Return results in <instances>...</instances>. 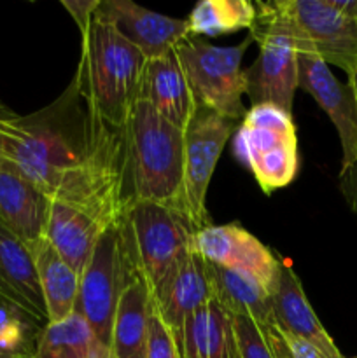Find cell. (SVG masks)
Returning a JSON list of instances; mask_svg holds the SVG:
<instances>
[{
    "label": "cell",
    "mask_w": 357,
    "mask_h": 358,
    "mask_svg": "<svg viewBox=\"0 0 357 358\" xmlns=\"http://www.w3.org/2000/svg\"><path fill=\"white\" fill-rule=\"evenodd\" d=\"M265 331L266 339H268V345L272 348V353L275 358H290V352L287 348L286 341L282 338V332L275 327V325H266L262 327Z\"/></svg>",
    "instance_id": "obj_33"
},
{
    "label": "cell",
    "mask_w": 357,
    "mask_h": 358,
    "mask_svg": "<svg viewBox=\"0 0 357 358\" xmlns=\"http://www.w3.org/2000/svg\"><path fill=\"white\" fill-rule=\"evenodd\" d=\"M23 358H35L34 355H31V357H23Z\"/></svg>",
    "instance_id": "obj_38"
},
{
    "label": "cell",
    "mask_w": 357,
    "mask_h": 358,
    "mask_svg": "<svg viewBox=\"0 0 357 358\" xmlns=\"http://www.w3.org/2000/svg\"><path fill=\"white\" fill-rule=\"evenodd\" d=\"M2 157L52 201L90 213L104 226L125 212V133L88 108L70 83L55 101L28 115L0 110Z\"/></svg>",
    "instance_id": "obj_1"
},
{
    "label": "cell",
    "mask_w": 357,
    "mask_h": 358,
    "mask_svg": "<svg viewBox=\"0 0 357 358\" xmlns=\"http://www.w3.org/2000/svg\"><path fill=\"white\" fill-rule=\"evenodd\" d=\"M233 358H275L265 331L254 320L231 315Z\"/></svg>",
    "instance_id": "obj_26"
},
{
    "label": "cell",
    "mask_w": 357,
    "mask_h": 358,
    "mask_svg": "<svg viewBox=\"0 0 357 358\" xmlns=\"http://www.w3.org/2000/svg\"><path fill=\"white\" fill-rule=\"evenodd\" d=\"M100 2L102 0H62V6L72 16V20L79 27V31L83 34L93 20Z\"/></svg>",
    "instance_id": "obj_30"
},
{
    "label": "cell",
    "mask_w": 357,
    "mask_h": 358,
    "mask_svg": "<svg viewBox=\"0 0 357 358\" xmlns=\"http://www.w3.org/2000/svg\"><path fill=\"white\" fill-rule=\"evenodd\" d=\"M195 248L206 262L245 273L270 294L275 289L282 261L244 227L237 224L203 227L196 231Z\"/></svg>",
    "instance_id": "obj_11"
},
{
    "label": "cell",
    "mask_w": 357,
    "mask_h": 358,
    "mask_svg": "<svg viewBox=\"0 0 357 358\" xmlns=\"http://www.w3.org/2000/svg\"><path fill=\"white\" fill-rule=\"evenodd\" d=\"M206 271L212 285V297L227 313L251 318L261 327L275 325L272 296L258 280L237 269H227L212 262H206Z\"/></svg>",
    "instance_id": "obj_21"
},
{
    "label": "cell",
    "mask_w": 357,
    "mask_h": 358,
    "mask_svg": "<svg viewBox=\"0 0 357 358\" xmlns=\"http://www.w3.org/2000/svg\"><path fill=\"white\" fill-rule=\"evenodd\" d=\"M251 42L254 41L248 35L238 45L219 48L196 37H188L177 45L175 56L196 105L210 108L231 121L238 122L245 117L247 108L241 101L245 94L241 58Z\"/></svg>",
    "instance_id": "obj_7"
},
{
    "label": "cell",
    "mask_w": 357,
    "mask_h": 358,
    "mask_svg": "<svg viewBox=\"0 0 357 358\" xmlns=\"http://www.w3.org/2000/svg\"><path fill=\"white\" fill-rule=\"evenodd\" d=\"M4 108H6V107H4ZM4 108H2V110H4ZM0 157H2V138H0Z\"/></svg>",
    "instance_id": "obj_36"
},
{
    "label": "cell",
    "mask_w": 357,
    "mask_h": 358,
    "mask_svg": "<svg viewBox=\"0 0 357 358\" xmlns=\"http://www.w3.org/2000/svg\"><path fill=\"white\" fill-rule=\"evenodd\" d=\"M139 100L149 103L161 117L184 131L196 103L175 51L147 59Z\"/></svg>",
    "instance_id": "obj_19"
},
{
    "label": "cell",
    "mask_w": 357,
    "mask_h": 358,
    "mask_svg": "<svg viewBox=\"0 0 357 358\" xmlns=\"http://www.w3.org/2000/svg\"><path fill=\"white\" fill-rule=\"evenodd\" d=\"M209 358H233L231 315L214 297L209 301Z\"/></svg>",
    "instance_id": "obj_28"
},
{
    "label": "cell",
    "mask_w": 357,
    "mask_h": 358,
    "mask_svg": "<svg viewBox=\"0 0 357 358\" xmlns=\"http://www.w3.org/2000/svg\"><path fill=\"white\" fill-rule=\"evenodd\" d=\"M177 346L182 358H209V303L186 318Z\"/></svg>",
    "instance_id": "obj_27"
},
{
    "label": "cell",
    "mask_w": 357,
    "mask_h": 358,
    "mask_svg": "<svg viewBox=\"0 0 357 358\" xmlns=\"http://www.w3.org/2000/svg\"><path fill=\"white\" fill-rule=\"evenodd\" d=\"M282 338L286 341L287 348L290 352V358H328L324 353L318 352L315 346H312L310 343H307L304 339L296 338V336H290V334H284L282 332Z\"/></svg>",
    "instance_id": "obj_32"
},
{
    "label": "cell",
    "mask_w": 357,
    "mask_h": 358,
    "mask_svg": "<svg viewBox=\"0 0 357 358\" xmlns=\"http://www.w3.org/2000/svg\"><path fill=\"white\" fill-rule=\"evenodd\" d=\"M146 358H182L178 346L172 336L170 329L164 325L163 318L153 310L149 324V341H147Z\"/></svg>",
    "instance_id": "obj_29"
},
{
    "label": "cell",
    "mask_w": 357,
    "mask_h": 358,
    "mask_svg": "<svg viewBox=\"0 0 357 358\" xmlns=\"http://www.w3.org/2000/svg\"><path fill=\"white\" fill-rule=\"evenodd\" d=\"M48 203L13 163L0 157V222L28 248L44 238Z\"/></svg>",
    "instance_id": "obj_17"
},
{
    "label": "cell",
    "mask_w": 357,
    "mask_h": 358,
    "mask_svg": "<svg viewBox=\"0 0 357 358\" xmlns=\"http://www.w3.org/2000/svg\"><path fill=\"white\" fill-rule=\"evenodd\" d=\"M4 107H6V105H2V103H0V110H2V108H4Z\"/></svg>",
    "instance_id": "obj_37"
},
{
    "label": "cell",
    "mask_w": 357,
    "mask_h": 358,
    "mask_svg": "<svg viewBox=\"0 0 357 358\" xmlns=\"http://www.w3.org/2000/svg\"><path fill=\"white\" fill-rule=\"evenodd\" d=\"M255 3V21L251 37L259 45L255 62L244 70L245 94L252 105L272 103L293 114L298 90V51L268 2Z\"/></svg>",
    "instance_id": "obj_8"
},
{
    "label": "cell",
    "mask_w": 357,
    "mask_h": 358,
    "mask_svg": "<svg viewBox=\"0 0 357 358\" xmlns=\"http://www.w3.org/2000/svg\"><path fill=\"white\" fill-rule=\"evenodd\" d=\"M210 299H212V285L206 271V262L196 252V248H192L182 259L160 292L153 297L154 308L163 318L164 325L170 329L177 345L186 318L205 306Z\"/></svg>",
    "instance_id": "obj_15"
},
{
    "label": "cell",
    "mask_w": 357,
    "mask_h": 358,
    "mask_svg": "<svg viewBox=\"0 0 357 358\" xmlns=\"http://www.w3.org/2000/svg\"><path fill=\"white\" fill-rule=\"evenodd\" d=\"M35 358H112V353L83 315L74 311L63 320L49 322L41 329Z\"/></svg>",
    "instance_id": "obj_22"
},
{
    "label": "cell",
    "mask_w": 357,
    "mask_h": 358,
    "mask_svg": "<svg viewBox=\"0 0 357 358\" xmlns=\"http://www.w3.org/2000/svg\"><path fill=\"white\" fill-rule=\"evenodd\" d=\"M268 6L298 55L317 56L346 76L357 69V17L338 0H273Z\"/></svg>",
    "instance_id": "obj_5"
},
{
    "label": "cell",
    "mask_w": 357,
    "mask_h": 358,
    "mask_svg": "<svg viewBox=\"0 0 357 358\" xmlns=\"http://www.w3.org/2000/svg\"><path fill=\"white\" fill-rule=\"evenodd\" d=\"M255 21V3L248 0H202L189 13L191 37L196 35H226L238 30H251Z\"/></svg>",
    "instance_id": "obj_24"
},
{
    "label": "cell",
    "mask_w": 357,
    "mask_h": 358,
    "mask_svg": "<svg viewBox=\"0 0 357 358\" xmlns=\"http://www.w3.org/2000/svg\"><path fill=\"white\" fill-rule=\"evenodd\" d=\"M125 205L150 201L181 212L184 131L139 100L125 122ZM125 208V210H126ZM182 213V212H181Z\"/></svg>",
    "instance_id": "obj_3"
},
{
    "label": "cell",
    "mask_w": 357,
    "mask_h": 358,
    "mask_svg": "<svg viewBox=\"0 0 357 358\" xmlns=\"http://www.w3.org/2000/svg\"><path fill=\"white\" fill-rule=\"evenodd\" d=\"M41 325L0 297V346L16 357H35Z\"/></svg>",
    "instance_id": "obj_25"
},
{
    "label": "cell",
    "mask_w": 357,
    "mask_h": 358,
    "mask_svg": "<svg viewBox=\"0 0 357 358\" xmlns=\"http://www.w3.org/2000/svg\"><path fill=\"white\" fill-rule=\"evenodd\" d=\"M346 77H349V80H346V86H349L350 91H352L354 101H356V107H357V69Z\"/></svg>",
    "instance_id": "obj_34"
},
{
    "label": "cell",
    "mask_w": 357,
    "mask_h": 358,
    "mask_svg": "<svg viewBox=\"0 0 357 358\" xmlns=\"http://www.w3.org/2000/svg\"><path fill=\"white\" fill-rule=\"evenodd\" d=\"M338 187L349 208L357 215V161L350 166L340 170Z\"/></svg>",
    "instance_id": "obj_31"
},
{
    "label": "cell",
    "mask_w": 357,
    "mask_h": 358,
    "mask_svg": "<svg viewBox=\"0 0 357 358\" xmlns=\"http://www.w3.org/2000/svg\"><path fill=\"white\" fill-rule=\"evenodd\" d=\"M237 128V121L196 105L184 128V177L181 212L196 231L212 226L206 210V192L224 145Z\"/></svg>",
    "instance_id": "obj_10"
},
{
    "label": "cell",
    "mask_w": 357,
    "mask_h": 358,
    "mask_svg": "<svg viewBox=\"0 0 357 358\" xmlns=\"http://www.w3.org/2000/svg\"><path fill=\"white\" fill-rule=\"evenodd\" d=\"M233 149L266 194L289 185L300 168L293 114L272 103L247 110Z\"/></svg>",
    "instance_id": "obj_6"
},
{
    "label": "cell",
    "mask_w": 357,
    "mask_h": 358,
    "mask_svg": "<svg viewBox=\"0 0 357 358\" xmlns=\"http://www.w3.org/2000/svg\"><path fill=\"white\" fill-rule=\"evenodd\" d=\"M0 358H23V357L13 355V353H9V352H7V350H4L2 346H0Z\"/></svg>",
    "instance_id": "obj_35"
},
{
    "label": "cell",
    "mask_w": 357,
    "mask_h": 358,
    "mask_svg": "<svg viewBox=\"0 0 357 358\" xmlns=\"http://www.w3.org/2000/svg\"><path fill=\"white\" fill-rule=\"evenodd\" d=\"M105 229L107 226L90 213L49 199L44 238L79 276Z\"/></svg>",
    "instance_id": "obj_18"
},
{
    "label": "cell",
    "mask_w": 357,
    "mask_h": 358,
    "mask_svg": "<svg viewBox=\"0 0 357 358\" xmlns=\"http://www.w3.org/2000/svg\"><path fill=\"white\" fill-rule=\"evenodd\" d=\"M97 16L111 23L146 59L170 55L181 42L191 37L186 20L154 13L132 0H102Z\"/></svg>",
    "instance_id": "obj_12"
},
{
    "label": "cell",
    "mask_w": 357,
    "mask_h": 358,
    "mask_svg": "<svg viewBox=\"0 0 357 358\" xmlns=\"http://www.w3.org/2000/svg\"><path fill=\"white\" fill-rule=\"evenodd\" d=\"M153 292L142 276L133 273L115 310L111 332L112 358H146L149 341Z\"/></svg>",
    "instance_id": "obj_20"
},
{
    "label": "cell",
    "mask_w": 357,
    "mask_h": 358,
    "mask_svg": "<svg viewBox=\"0 0 357 358\" xmlns=\"http://www.w3.org/2000/svg\"><path fill=\"white\" fill-rule=\"evenodd\" d=\"M80 37L79 65L72 83L97 117L111 128L122 129L139 101L146 56L97 13Z\"/></svg>",
    "instance_id": "obj_2"
},
{
    "label": "cell",
    "mask_w": 357,
    "mask_h": 358,
    "mask_svg": "<svg viewBox=\"0 0 357 358\" xmlns=\"http://www.w3.org/2000/svg\"><path fill=\"white\" fill-rule=\"evenodd\" d=\"M119 229L132 273L146 280L153 297L195 248L196 229L188 217L161 203H132L119 219Z\"/></svg>",
    "instance_id": "obj_4"
},
{
    "label": "cell",
    "mask_w": 357,
    "mask_h": 358,
    "mask_svg": "<svg viewBox=\"0 0 357 358\" xmlns=\"http://www.w3.org/2000/svg\"><path fill=\"white\" fill-rule=\"evenodd\" d=\"M0 297L23 311L37 325L49 324L48 306L41 289L30 248L0 222Z\"/></svg>",
    "instance_id": "obj_14"
},
{
    "label": "cell",
    "mask_w": 357,
    "mask_h": 358,
    "mask_svg": "<svg viewBox=\"0 0 357 358\" xmlns=\"http://www.w3.org/2000/svg\"><path fill=\"white\" fill-rule=\"evenodd\" d=\"M41 289L48 306L49 322H59L76 311L79 275L63 261L46 238L30 247Z\"/></svg>",
    "instance_id": "obj_23"
},
{
    "label": "cell",
    "mask_w": 357,
    "mask_h": 358,
    "mask_svg": "<svg viewBox=\"0 0 357 358\" xmlns=\"http://www.w3.org/2000/svg\"><path fill=\"white\" fill-rule=\"evenodd\" d=\"M298 87L312 94L328 114L342 143V170L357 161V107L346 83L314 55H298Z\"/></svg>",
    "instance_id": "obj_13"
},
{
    "label": "cell",
    "mask_w": 357,
    "mask_h": 358,
    "mask_svg": "<svg viewBox=\"0 0 357 358\" xmlns=\"http://www.w3.org/2000/svg\"><path fill=\"white\" fill-rule=\"evenodd\" d=\"M270 296H272L275 327L280 332L304 339L328 358H343L338 346L322 327L314 308L308 303L300 278L286 262H282L279 280Z\"/></svg>",
    "instance_id": "obj_16"
},
{
    "label": "cell",
    "mask_w": 357,
    "mask_h": 358,
    "mask_svg": "<svg viewBox=\"0 0 357 358\" xmlns=\"http://www.w3.org/2000/svg\"><path fill=\"white\" fill-rule=\"evenodd\" d=\"M356 358H357V357H356Z\"/></svg>",
    "instance_id": "obj_39"
},
{
    "label": "cell",
    "mask_w": 357,
    "mask_h": 358,
    "mask_svg": "<svg viewBox=\"0 0 357 358\" xmlns=\"http://www.w3.org/2000/svg\"><path fill=\"white\" fill-rule=\"evenodd\" d=\"M119 222L108 226L79 276L76 311L84 317L94 334L111 348V332L122 290L132 280Z\"/></svg>",
    "instance_id": "obj_9"
}]
</instances>
